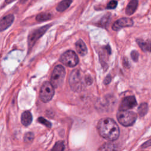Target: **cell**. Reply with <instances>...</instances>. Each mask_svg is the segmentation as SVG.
<instances>
[{"mask_svg": "<svg viewBox=\"0 0 151 151\" xmlns=\"http://www.w3.org/2000/svg\"><path fill=\"white\" fill-rule=\"evenodd\" d=\"M97 130L99 134L109 141L116 140L120 134L117 123L110 118H103L97 123Z\"/></svg>", "mask_w": 151, "mask_h": 151, "instance_id": "obj_1", "label": "cell"}, {"mask_svg": "<svg viewBox=\"0 0 151 151\" xmlns=\"http://www.w3.org/2000/svg\"><path fill=\"white\" fill-rule=\"evenodd\" d=\"M69 84L71 88L76 92L80 91L84 87L82 75L78 69L72 71L69 77Z\"/></svg>", "mask_w": 151, "mask_h": 151, "instance_id": "obj_2", "label": "cell"}, {"mask_svg": "<svg viewBox=\"0 0 151 151\" xmlns=\"http://www.w3.org/2000/svg\"><path fill=\"white\" fill-rule=\"evenodd\" d=\"M65 74V69L62 65H58L54 67L51 77V83L54 87L58 88L62 84Z\"/></svg>", "mask_w": 151, "mask_h": 151, "instance_id": "obj_3", "label": "cell"}, {"mask_svg": "<svg viewBox=\"0 0 151 151\" xmlns=\"http://www.w3.org/2000/svg\"><path fill=\"white\" fill-rule=\"evenodd\" d=\"M137 115L131 111H119L117 114V119L119 122L124 126L132 125L136 121Z\"/></svg>", "mask_w": 151, "mask_h": 151, "instance_id": "obj_4", "label": "cell"}, {"mask_svg": "<svg viewBox=\"0 0 151 151\" xmlns=\"http://www.w3.org/2000/svg\"><path fill=\"white\" fill-rule=\"evenodd\" d=\"M54 88L51 83L47 81L44 83L40 91V98L42 101L47 103L52 99L54 94Z\"/></svg>", "mask_w": 151, "mask_h": 151, "instance_id": "obj_5", "label": "cell"}, {"mask_svg": "<svg viewBox=\"0 0 151 151\" xmlns=\"http://www.w3.org/2000/svg\"><path fill=\"white\" fill-rule=\"evenodd\" d=\"M60 61L67 67H73L78 64V58L73 51L68 50L61 55Z\"/></svg>", "mask_w": 151, "mask_h": 151, "instance_id": "obj_6", "label": "cell"}, {"mask_svg": "<svg viewBox=\"0 0 151 151\" xmlns=\"http://www.w3.org/2000/svg\"><path fill=\"white\" fill-rule=\"evenodd\" d=\"M50 27V25H46L42 27H40L37 29L32 31L28 37V44L29 48L30 49L34 46L35 42L45 34L46 31Z\"/></svg>", "mask_w": 151, "mask_h": 151, "instance_id": "obj_7", "label": "cell"}, {"mask_svg": "<svg viewBox=\"0 0 151 151\" xmlns=\"http://www.w3.org/2000/svg\"><path fill=\"white\" fill-rule=\"evenodd\" d=\"M137 105V101L135 97L133 96H127L124 98L119 106L120 111H127L134 107Z\"/></svg>", "mask_w": 151, "mask_h": 151, "instance_id": "obj_8", "label": "cell"}, {"mask_svg": "<svg viewBox=\"0 0 151 151\" xmlns=\"http://www.w3.org/2000/svg\"><path fill=\"white\" fill-rule=\"evenodd\" d=\"M133 25V21L129 18H123L117 20L113 25L112 29L114 31H119V29L124 28L132 27Z\"/></svg>", "mask_w": 151, "mask_h": 151, "instance_id": "obj_9", "label": "cell"}, {"mask_svg": "<svg viewBox=\"0 0 151 151\" xmlns=\"http://www.w3.org/2000/svg\"><path fill=\"white\" fill-rule=\"evenodd\" d=\"M14 19V16L12 14L8 15L2 18L1 20L0 23V30L2 31L10 27L11 25L12 24Z\"/></svg>", "mask_w": 151, "mask_h": 151, "instance_id": "obj_10", "label": "cell"}, {"mask_svg": "<svg viewBox=\"0 0 151 151\" xmlns=\"http://www.w3.org/2000/svg\"><path fill=\"white\" fill-rule=\"evenodd\" d=\"M76 47L77 52L81 55L84 56L87 53V48L85 43L81 40H79L76 43Z\"/></svg>", "mask_w": 151, "mask_h": 151, "instance_id": "obj_11", "label": "cell"}, {"mask_svg": "<svg viewBox=\"0 0 151 151\" xmlns=\"http://www.w3.org/2000/svg\"><path fill=\"white\" fill-rule=\"evenodd\" d=\"M137 5H138V0H131L129 2L126 8V14L128 15H132L136 10Z\"/></svg>", "mask_w": 151, "mask_h": 151, "instance_id": "obj_12", "label": "cell"}, {"mask_svg": "<svg viewBox=\"0 0 151 151\" xmlns=\"http://www.w3.org/2000/svg\"><path fill=\"white\" fill-rule=\"evenodd\" d=\"M32 120L31 113L28 111H25L21 115V123L23 125L27 126L31 124Z\"/></svg>", "mask_w": 151, "mask_h": 151, "instance_id": "obj_13", "label": "cell"}, {"mask_svg": "<svg viewBox=\"0 0 151 151\" xmlns=\"http://www.w3.org/2000/svg\"><path fill=\"white\" fill-rule=\"evenodd\" d=\"M136 41L143 51L151 52V41L147 40L144 41L142 40H137Z\"/></svg>", "mask_w": 151, "mask_h": 151, "instance_id": "obj_14", "label": "cell"}, {"mask_svg": "<svg viewBox=\"0 0 151 151\" xmlns=\"http://www.w3.org/2000/svg\"><path fill=\"white\" fill-rule=\"evenodd\" d=\"M72 2V0H63L57 5L56 9L59 12H63L67 9Z\"/></svg>", "mask_w": 151, "mask_h": 151, "instance_id": "obj_15", "label": "cell"}, {"mask_svg": "<svg viewBox=\"0 0 151 151\" xmlns=\"http://www.w3.org/2000/svg\"><path fill=\"white\" fill-rule=\"evenodd\" d=\"M97 151H117L115 145L112 143H106L103 145Z\"/></svg>", "mask_w": 151, "mask_h": 151, "instance_id": "obj_16", "label": "cell"}, {"mask_svg": "<svg viewBox=\"0 0 151 151\" xmlns=\"http://www.w3.org/2000/svg\"><path fill=\"white\" fill-rule=\"evenodd\" d=\"M52 15L50 13L48 12H42L39 14L36 17V20L37 21L41 22V21H45L49 20L51 18Z\"/></svg>", "mask_w": 151, "mask_h": 151, "instance_id": "obj_17", "label": "cell"}, {"mask_svg": "<svg viewBox=\"0 0 151 151\" xmlns=\"http://www.w3.org/2000/svg\"><path fill=\"white\" fill-rule=\"evenodd\" d=\"M148 107L146 103H142L138 108V113L140 117L144 116L147 112Z\"/></svg>", "mask_w": 151, "mask_h": 151, "instance_id": "obj_18", "label": "cell"}, {"mask_svg": "<svg viewBox=\"0 0 151 151\" xmlns=\"http://www.w3.org/2000/svg\"><path fill=\"white\" fill-rule=\"evenodd\" d=\"M64 149L65 145L64 142L63 141H59L55 144L51 151H64Z\"/></svg>", "mask_w": 151, "mask_h": 151, "instance_id": "obj_19", "label": "cell"}, {"mask_svg": "<svg viewBox=\"0 0 151 151\" xmlns=\"http://www.w3.org/2000/svg\"><path fill=\"white\" fill-rule=\"evenodd\" d=\"M34 139V134L32 132H28L25 134L24 140L25 142H30Z\"/></svg>", "mask_w": 151, "mask_h": 151, "instance_id": "obj_20", "label": "cell"}, {"mask_svg": "<svg viewBox=\"0 0 151 151\" xmlns=\"http://www.w3.org/2000/svg\"><path fill=\"white\" fill-rule=\"evenodd\" d=\"M38 121L39 122V123L42 124L43 125H44L45 126H46L47 127H51V123L48 121L47 120L45 119L44 117H40L38 119Z\"/></svg>", "mask_w": 151, "mask_h": 151, "instance_id": "obj_21", "label": "cell"}, {"mask_svg": "<svg viewBox=\"0 0 151 151\" xmlns=\"http://www.w3.org/2000/svg\"><path fill=\"white\" fill-rule=\"evenodd\" d=\"M117 5V2L116 0L110 1L107 5V9H114Z\"/></svg>", "mask_w": 151, "mask_h": 151, "instance_id": "obj_22", "label": "cell"}, {"mask_svg": "<svg viewBox=\"0 0 151 151\" xmlns=\"http://www.w3.org/2000/svg\"><path fill=\"white\" fill-rule=\"evenodd\" d=\"M131 57L134 61H135V62L137 61L138 58H139V53L135 50L132 51L131 52Z\"/></svg>", "mask_w": 151, "mask_h": 151, "instance_id": "obj_23", "label": "cell"}, {"mask_svg": "<svg viewBox=\"0 0 151 151\" xmlns=\"http://www.w3.org/2000/svg\"><path fill=\"white\" fill-rule=\"evenodd\" d=\"M85 82L87 85H90L93 83V79L90 76H86L84 78Z\"/></svg>", "mask_w": 151, "mask_h": 151, "instance_id": "obj_24", "label": "cell"}, {"mask_svg": "<svg viewBox=\"0 0 151 151\" xmlns=\"http://www.w3.org/2000/svg\"><path fill=\"white\" fill-rule=\"evenodd\" d=\"M111 78L110 75H107L104 80V83L105 84H108L111 81Z\"/></svg>", "mask_w": 151, "mask_h": 151, "instance_id": "obj_25", "label": "cell"}, {"mask_svg": "<svg viewBox=\"0 0 151 151\" xmlns=\"http://www.w3.org/2000/svg\"><path fill=\"white\" fill-rule=\"evenodd\" d=\"M150 146H151V139L149 140L148 141H147L145 143H143L142 145V147H149Z\"/></svg>", "mask_w": 151, "mask_h": 151, "instance_id": "obj_26", "label": "cell"}, {"mask_svg": "<svg viewBox=\"0 0 151 151\" xmlns=\"http://www.w3.org/2000/svg\"><path fill=\"white\" fill-rule=\"evenodd\" d=\"M15 1V0H5V2H6V3H11V2H12V1Z\"/></svg>", "mask_w": 151, "mask_h": 151, "instance_id": "obj_27", "label": "cell"}, {"mask_svg": "<svg viewBox=\"0 0 151 151\" xmlns=\"http://www.w3.org/2000/svg\"><path fill=\"white\" fill-rule=\"evenodd\" d=\"M27 0H21V2H25Z\"/></svg>", "mask_w": 151, "mask_h": 151, "instance_id": "obj_28", "label": "cell"}]
</instances>
